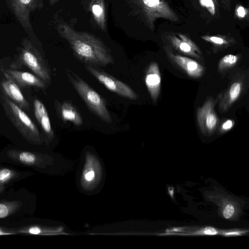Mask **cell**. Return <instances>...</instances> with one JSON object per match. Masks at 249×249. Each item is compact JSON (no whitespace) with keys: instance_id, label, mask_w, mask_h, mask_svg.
Returning <instances> with one entry per match:
<instances>
[{"instance_id":"cell-1","label":"cell","mask_w":249,"mask_h":249,"mask_svg":"<svg viewBox=\"0 0 249 249\" xmlns=\"http://www.w3.org/2000/svg\"><path fill=\"white\" fill-rule=\"evenodd\" d=\"M60 36L70 44L77 58L87 65L105 66L113 64V56L100 39L86 32H78L66 23L58 25Z\"/></svg>"},{"instance_id":"cell-2","label":"cell","mask_w":249,"mask_h":249,"mask_svg":"<svg viewBox=\"0 0 249 249\" xmlns=\"http://www.w3.org/2000/svg\"><path fill=\"white\" fill-rule=\"evenodd\" d=\"M33 196L23 190L0 194V223L18 222L33 214Z\"/></svg>"},{"instance_id":"cell-3","label":"cell","mask_w":249,"mask_h":249,"mask_svg":"<svg viewBox=\"0 0 249 249\" xmlns=\"http://www.w3.org/2000/svg\"><path fill=\"white\" fill-rule=\"evenodd\" d=\"M70 81L89 108L104 121L111 123L112 118L105 100L84 80L73 72H67Z\"/></svg>"},{"instance_id":"cell-4","label":"cell","mask_w":249,"mask_h":249,"mask_svg":"<svg viewBox=\"0 0 249 249\" xmlns=\"http://www.w3.org/2000/svg\"><path fill=\"white\" fill-rule=\"evenodd\" d=\"M138 12L145 25L153 31L154 23L159 18L172 21H178L179 18L165 0H133Z\"/></svg>"},{"instance_id":"cell-5","label":"cell","mask_w":249,"mask_h":249,"mask_svg":"<svg viewBox=\"0 0 249 249\" xmlns=\"http://www.w3.org/2000/svg\"><path fill=\"white\" fill-rule=\"evenodd\" d=\"M2 98L9 118L23 136L33 144H39L41 142L39 132L31 118L12 100L5 96H3Z\"/></svg>"},{"instance_id":"cell-6","label":"cell","mask_w":249,"mask_h":249,"mask_svg":"<svg viewBox=\"0 0 249 249\" xmlns=\"http://www.w3.org/2000/svg\"><path fill=\"white\" fill-rule=\"evenodd\" d=\"M19 60L41 80L45 81L50 80L49 70L39 52L27 39H24L22 42Z\"/></svg>"},{"instance_id":"cell-7","label":"cell","mask_w":249,"mask_h":249,"mask_svg":"<svg viewBox=\"0 0 249 249\" xmlns=\"http://www.w3.org/2000/svg\"><path fill=\"white\" fill-rule=\"evenodd\" d=\"M86 70L109 90L125 98L136 100V93L126 84L121 81L94 66L87 65Z\"/></svg>"},{"instance_id":"cell-8","label":"cell","mask_w":249,"mask_h":249,"mask_svg":"<svg viewBox=\"0 0 249 249\" xmlns=\"http://www.w3.org/2000/svg\"><path fill=\"white\" fill-rule=\"evenodd\" d=\"M164 41L171 50L197 60H202L203 55L198 46L187 36L179 33L169 32L163 35Z\"/></svg>"},{"instance_id":"cell-9","label":"cell","mask_w":249,"mask_h":249,"mask_svg":"<svg viewBox=\"0 0 249 249\" xmlns=\"http://www.w3.org/2000/svg\"><path fill=\"white\" fill-rule=\"evenodd\" d=\"M11 11L26 31H32L30 14L43 6L44 0H7Z\"/></svg>"},{"instance_id":"cell-10","label":"cell","mask_w":249,"mask_h":249,"mask_svg":"<svg viewBox=\"0 0 249 249\" xmlns=\"http://www.w3.org/2000/svg\"><path fill=\"white\" fill-rule=\"evenodd\" d=\"M215 102L207 99L201 107H198L196 120L199 127L204 135H210L218 124V118L214 110Z\"/></svg>"},{"instance_id":"cell-11","label":"cell","mask_w":249,"mask_h":249,"mask_svg":"<svg viewBox=\"0 0 249 249\" xmlns=\"http://www.w3.org/2000/svg\"><path fill=\"white\" fill-rule=\"evenodd\" d=\"M163 48L171 61L182 69L189 76L197 78L201 76L204 73V68L196 60L174 53L166 45L164 46Z\"/></svg>"},{"instance_id":"cell-12","label":"cell","mask_w":249,"mask_h":249,"mask_svg":"<svg viewBox=\"0 0 249 249\" xmlns=\"http://www.w3.org/2000/svg\"><path fill=\"white\" fill-rule=\"evenodd\" d=\"M32 172L19 170L8 165V163L0 159V194L6 191L8 187L29 176Z\"/></svg>"},{"instance_id":"cell-13","label":"cell","mask_w":249,"mask_h":249,"mask_svg":"<svg viewBox=\"0 0 249 249\" xmlns=\"http://www.w3.org/2000/svg\"><path fill=\"white\" fill-rule=\"evenodd\" d=\"M145 83L152 101L156 103L161 87V75L156 62L149 65L146 71Z\"/></svg>"},{"instance_id":"cell-14","label":"cell","mask_w":249,"mask_h":249,"mask_svg":"<svg viewBox=\"0 0 249 249\" xmlns=\"http://www.w3.org/2000/svg\"><path fill=\"white\" fill-rule=\"evenodd\" d=\"M4 73L6 77L12 79L22 86H32L39 88H44L45 87L44 83L40 78L30 72L5 70Z\"/></svg>"},{"instance_id":"cell-15","label":"cell","mask_w":249,"mask_h":249,"mask_svg":"<svg viewBox=\"0 0 249 249\" xmlns=\"http://www.w3.org/2000/svg\"><path fill=\"white\" fill-rule=\"evenodd\" d=\"M33 105L35 117L42 129L49 139L53 138V132L44 105L39 100L35 99Z\"/></svg>"},{"instance_id":"cell-16","label":"cell","mask_w":249,"mask_h":249,"mask_svg":"<svg viewBox=\"0 0 249 249\" xmlns=\"http://www.w3.org/2000/svg\"><path fill=\"white\" fill-rule=\"evenodd\" d=\"M6 77L7 79L1 83L5 94L21 108H28V103L18 85L12 79Z\"/></svg>"},{"instance_id":"cell-17","label":"cell","mask_w":249,"mask_h":249,"mask_svg":"<svg viewBox=\"0 0 249 249\" xmlns=\"http://www.w3.org/2000/svg\"><path fill=\"white\" fill-rule=\"evenodd\" d=\"M94 19L98 26L107 31V20L104 0H92L90 5Z\"/></svg>"},{"instance_id":"cell-18","label":"cell","mask_w":249,"mask_h":249,"mask_svg":"<svg viewBox=\"0 0 249 249\" xmlns=\"http://www.w3.org/2000/svg\"><path fill=\"white\" fill-rule=\"evenodd\" d=\"M242 89V83L240 81H235L231 85L220 103V107L221 111L226 110L237 100L241 93Z\"/></svg>"},{"instance_id":"cell-19","label":"cell","mask_w":249,"mask_h":249,"mask_svg":"<svg viewBox=\"0 0 249 249\" xmlns=\"http://www.w3.org/2000/svg\"><path fill=\"white\" fill-rule=\"evenodd\" d=\"M201 38L212 44L214 48L220 50L226 49L235 42L233 38L226 35H204Z\"/></svg>"},{"instance_id":"cell-20","label":"cell","mask_w":249,"mask_h":249,"mask_svg":"<svg viewBox=\"0 0 249 249\" xmlns=\"http://www.w3.org/2000/svg\"><path fill=\"white\" fill-rule=\"evenodd\" d=\"M60 110L61 116L64 120L70 121L77 126L83 124L79 112L70 103L64 102L61 106Z\"/></svg>"},{"instance_id":"cell-21","label":"cell","mask_w":249,"mask_h":249,"mask_svg":"<svg viewBox=\"0 0 249 249\" xmlns=\"http://www.w3.org/2000/svg\"><path fill=\"white\" fill-rule=\"evenodd\" d=\"M239 60L237 55L229 54L225 55L219 61L218 68L219 71H224L235 65Z\"/></svg>"},{"instance_id":"cell-22","label":"cell","mask_w":249,"mask_h":249,"mask_svg":"<svg viewBox=\"0 0 249 249\" xmlns=\"http://www.w3.org/2000/svg\"><path fill=\"white\" fill-rule=\"evenodd\" d=\"M96 176L95 169L91 164L87 162L82 174L83 182L86 185H91L95 181Z\"/></svg>"},{"instance_id":"cell-23","label":"cell","mask_w":249,"mask_h":249,"mask_svg":"<svg viewBox=\"0 0 249 249\" xmlns=\"http://www.w3.org/2000/svg\"><path fill=\"white\" fill-rule=\"evenodd\" d=\"M201 6L205 8L213 16H216L219 12L218 0H199Z\"/></svg>"},{"instance_id":"cell-24","label":"cell","mask_w":249,"mask_h":249,"mask_svg":"<svg viewBox=\"0 0 249 249\" xmlns=\"http://www.w3.org/2000/svg\"><path fill=\"white\" fill-rule=\"evenodd\" d=\"M234 212V206L231 204H228L223 208V216L227 219L231 218L233 216Z\"/></svg>"},{"instance_id":"cell-25","label":"cell","mask_w":249,"mask_h":249,"mask_svg":"<svg viewBox=\"0 0 249 249\" xmlns=\"http://www.w3.org/2000/svg\"><path fill=\"white\" fill-rule=\"evenodd\" d=\"M248 14V10L242 5H238L235 9V15L240 19L244 18Z\"/></svg>"},{"instance_id":"cell-26","label":"cell","mask_w":249,"mask_h":249,"mask_svg":"<svg viewBox=\"0 0 249 249\" xmlns=\"http://www.w3.org/2000/svg\"><path fill=\"white\" fill-rule=\"evenodd\" d=\"M234 122L232 120L228 119L223 123L221 126L222 131H227L230 130L234 125Z\"/></svg>"},{"instance_id":"cell-27","label":"cell","mask_w":249,"mask_h":249,"mask_svg":"<svg viewBox=\"0 0 249 249\" xmlns=\"http://www.w3.org/2000/svg\"><path fill=\"white\" fill-rule=\"evenodd\" d=\"M221 4H222L223 8L228 10L230 11L231 9V0H219Z\"/></svg>"},{"instance_id":"cell-28","label":"cell","mask_w":249,"mask_h":249,"mask_svg":"<svg viewBox=\"0 0 249 249\" xmlns=\"http://www.w3.org/2000/svg\"><path fill=\"white\" fill-rule=\"evenodd\" d=\"M245 231H231L225 232L222 233V234L225 236H230V235H240L242 233H244Z\"/></svg>"},{"instance_id":"cell-29","label":"cell","mask_w":249,"mask_h":249,"mask_svg":"<svg viewBox=\"0 0 249 249\" xmlns=\"http://www.w3.org/2000/svg\"><path fill=\"white\" fill-rule=\"evenodd\" d=\"M60 0H49V3L50 6H53L58 2Z\"/></svg>"},{"instance_id":"cell-30","label":"cell","mask_w":249,"mask_h":249,"mask_svg":"<svg viewBox=\"0 0 249 249\" xmlns=\"http://www.w3.org/2000/svg\"><path fill=\"white\" fill-rule=\"evenodd\" d=\"M168 191H169V193L171 196H172V197H173V195H174V190H173V188H168Z\"/></svg>"}]
</instances>
